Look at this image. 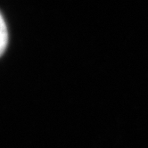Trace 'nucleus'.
<instances>
[{"label":"nucleus","instance_id":"f257e3e1","mask_svg":"<svg viewBox=\"0 0 148 148\" xmlns=\"http://www.w3.org/2000/svg\"><path fill=\"white\" fill-rule=\"evenodd\" d=\"M8 29L3 15L0 14V56L5 53L8 45Z\"/></svg>","mask_w":148,"mask_h":148}]
</instances>
